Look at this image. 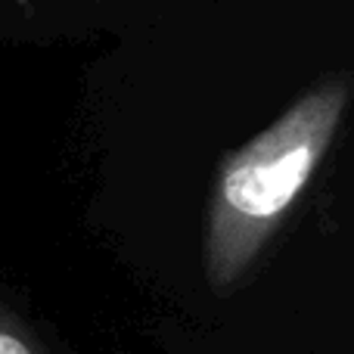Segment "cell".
I'll return each mask as SVG.
<instances>
[{"instance_id":"6da1fadb","label":"cell","mask_w":354,"mask_h":354,"mask_svg":"<svg viewBox=\"0 0 354 354\" xmlns=\"http://www.w3.org/2000/svg\"><path fill=\"white\" fill-rule=\"evenodd\" d=\"M351 91V75H324L268 128L221 159L202 236L212 289L224 292L236 286L277 236L336 143Z\"/></svg>"},{"instance_id":"7a4b0ae2","label":"cell","mask_w":354,"mask_h":354,"mask_svg":"<svg viewBox=\"0 0 354 354\" xmlns=\"http://www.w3.org/2000/svg\"><path fill=\"white\" fill-rule=\"evenodd\" d=\"M0 354H50L41 336L6 301H0Z\"/></svg>"}]
</instances>
